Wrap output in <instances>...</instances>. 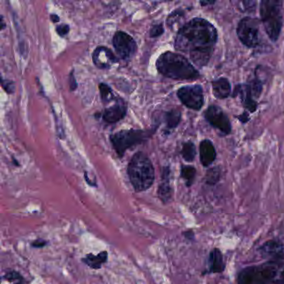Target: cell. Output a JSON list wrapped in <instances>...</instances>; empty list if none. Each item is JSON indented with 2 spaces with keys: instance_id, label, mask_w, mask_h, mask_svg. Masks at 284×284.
<instances>
[{
  "instance_id": "cell-17",
  "label": "cell",
  "mask_w": 284,
  "mask_h": 284,
  "mask_svg": "<svg viewBox=\"0 0 284 284\" xmlns=\"http://www.w3.org/2000/svg\"><path fill=\"white\" fill-rule=\"evenodd\" d=\"M108 259H109V253L104 250L97 255H94L93 254H87L81 259V261L92 269L98 270L102 268L104 263H107Z\"/></svg>"
},
{
  "instance_id": "cell-23",
  "label": "cell",
  "mask_w": 284,
  "mask_h": 284,
  "mask_svg": "<svg viewBox=\"0 0 284 284\" xmlns=\"http://www.w3.org/2000/svg\"><path fill=\"white\" fill-rule=\"evenodd\" d=\"M98 88H99L101 99H102V102H104V103H108V102L114 100V92H113L112 89L108 84H104V83H101V84H99Z\"/></svg>"
},
{
  "instance_id": "cell-32",
  "label": "cell",
  "mask_w": 284,
  "mask_h": 284,
  "mask_svg": "<svg viewBox=\"0 0 284 284\" xmlns=\"http://www.w3.org/2000/svg\"><path fill=\"white\" fill-rule=\"evenodd\" d=\"M276 284H284V267L282 268L281 273H280L278 278H277V282Z\"/></svg>"
},
{
  "instance_id": "cell-26",
  "label": "cell",
  "mask_w": 284,
  "mask_h": 284,
  "mask_svg": "<svg viewBox=\"0 0 284 284\" xmlns=\"http://www.w3.org/2000/svg\"><path fill=\"white\" fill-rule=\"evenodd\" d=\"M163 31H164V29H163V25L159 23V24H155L152 27L149 34H150L151 38H158L160 35L163 34Z\"/></svg>"
},
{
  "instance_id": "cell-27",
  "label": "cell",
  "mask_w": 284,
  "mask_h": 284,
  "mask_svg": "<svg viewBox=\"0 0 284 284\" xmlns=\"http://www.w3.org/2000/svg\"><path fill=\"white\" fill-rule=\"evenodd\" d=\"M69 30V25H68V24H64V23H63V24L57 26V33H58V35H60L61 37H64L65 35L68 34Z\"/></svg>"
},
{
  "instance_id": "cell-14",
  "label": "cell",
  "mask_w": 284,
  "mask_h": 284,
  "mask_svg": "<svg viewBox=\"0 0 284 284\" xmlns=\"http://www.w3.org/2000/svg\"><path fill=\"white\" fill-rule=\"evenodd\" d=\"M127 114V107L123 103H116L103 111L102 118L108 124H114L124 119Z\"/></svg>"
},
{
  "instance_id": "cell-22",
  "label": "cell",
  "mask_w": 284,
  "mask_h": 284,
  "mask_svg": "<svg viewBox=\"0 0 284 284\" xmlns=\"http://www.w3.org/2000/svg\"><path fill=\"white\" fill-rule=\"evenodd\" d=\"M181 154L184 160L192 162L196 156L195 145L192 142H187L183 145Z\"/></svg>"
},
{
  "instance_id": "cell-24",
  "label": "cell",
  "mask_w": 284,
  "mask_h": 284,
  "mask_svg": "<svg viewBox=\"0 0 284 284\" xmlns=\"http://www.w3.org/2000/svg\"><path fill=\"white\" fill-rule=\"evenodd\" d=\"M2 279L14 284H24L23 276L14 270L6 273V274L2 277Z\"/></svg>"
},
{
  "instance_id": "cell-28",
  "label": "cell",
  "mask_w": 284,
  "mask_h": 284,
  "mask_svg": "<svg viewBox=\"0 0 284 284\" xmlns=\"http://www.w3.org/2000/svg\"><path fill=\"white\" fill-rule=\"evenodd\" d=\"M30 245L31 247H34V248H42L48 245V241L43 239V238H38L33 242H31Z\"/></svg>"
},
{
  "instance_id": "cell-12",
  "label": "cell",
  "mask_w": 284,
  "mask_h": 284,
  "mask_svg": "<svg viewBox=\"0 0 284 284\" xmlns=\"http://www.w3.org/2000/svg\"><path fill=\"white\" fill-rule=\"evenodd\" d=\"M259 253L263 258L270 259V261L282 262L284 259V246L277 240L265 242L259 248Z\"/></svg>"
},
{
  "instance_id": "cell-1",
  "label": "cell",
  "mask_w": 284,
  "mask_h": 284,
  "mask_svg": "<svg viewBox=\"0 0 284 284\" xmlns=\"http://www.w3.org/2000/svg\"><path fill=\"white\" fill-rule=\"evenodd\" d=\"M217 40L215 26L206 19L195 18L179 30L174 46L178 51L189 54L194 64L203 67L209 62Z\"/></svg>"
},
{
  "instance_id": "cell-29",
  "label": "cell",
  "mask_w": 284,
  "mask_h": 284,
  "mask_svg": "<svg viewBox=\"0 0 284 284\" xmlns=\"http://www.w3.org/2000/svg\"><path fill=\"white\" fill-rule=\"evenodd\" d=\"M2 86L5 91L8 93H13L14 92V84L9 80H2Z\"/></svg>"
},
{
  "instance_id": "cell-13",
  "label": "cell",
  "mask_w": 284,
  "mask_h": 284,
  "mask_svg": "<svg viewBox=\"0 0 284 284\" xmlns=\"http://www.w3.org/2000/svg\"><path fill=\"white\" fill-rule=\"evenodd\" d=\"M238 96L242 104L248 111L254 113L258 108V103L255 101V96L250 84H239L235 87L233 92V97Z\"/></svg>"
},
{
  "instance_id": "cell-6",
  "label": "cell",
  "mask_w": 284,
  "mask_h": 284,
  "mask_svg": "<svg viewBox=\"0 0 284 284\" xmlns=\"http://www.w3.org/2000/svg\"><path fill=\"white\" fill-rule=\"evenodd\" d=\"M152 133L153 132L151 131L142 129L121 130L110 136V141L118 156L122 158L127 149L145 142L150 137Z\"/></svg>"
},
{
  "instance_id": "cell-5",
  "label": "cell",
  "mask_w": 284,
  "mask_h": 284,
  "mask_svg": "<svg viewBox=\"0 0 284 284\" xmlns=\"http://www.w3.org/2000/svg\"><path fill=\"white\" fill-rule=\"evenodd\" d=\"M260 16L268 38L276 42L282 30V3L276 0H263L260 5Z\"/></svg>"
},
{
  "instance_id": "cell-34",
  "label": "cell",
  "mask_w": 284,
  "mask_h": 284,
  "mask_svg": "<svg viewBox=\"0 0 284 284\" xmlns=\"http://www.w3.org/2000/svg\"><path fill=\"white\" fill-rule=\"evenodd\" d=\"M1 23H2V25H1V29H4L5 28V21H4V19H3V16H1Z\"/></svg>"
},
{
  "instance_id": "cell-10",
  "label": "cell",
  "mask_w": 284,
  "mask_h": 284,
  "mask_svg": "<svg viewBox=\"0 0 284 284\" xmlns=\"http://www.w3.org/2000/svg\"><path fill=\"white\" fill-rule=\"evenodd\" d=\"M204 118L212 127L219 129L224 135L232 132V124L227 114L216 105H211L204 113Z\"/></svg>"
},
{
  "instance_id": "cell-4",
  "label": "cell",
  "mask_w": 284,
  "mask_h": 284,
  "mask_svg": "<svg viewBox=\"0 0 284 284\" xmlns=\"http://www.w3.org/2000/svg\"><path fill=\"white\" fill-rule=\"evenodd\" d=\"M283 267L282 262L269 261L244 268L238 274V284H276Z\"/></svg>"
},
{
  "instance_id": "cell-15",
  "label": "cell",
  "mask_w": 284,
  "mask_h": 284,
  "mask_svg": "<svg viewBox=\"0 0 284 284\" xmlns=\"http://www.w3.org/2000/svg\"><path fill=\"white\" fill-rule=\"evenodd\" d=\"M158 195L163 203H167L171 200L172 196V189L170 185V169L166 167L163 169L162 175V183L159 184Z\"/></svg>"
},
{
  "instance_id": "cell-9",
  "label": "cell",
  "mask_w": 284,
  "mask_h": 284,
  "mask_svg": "<svg viewBox=\"0 0 284 284\" xmlns=\"http://www.w3.org/2000/svg\"><path fill=\"white\" fill-rule=\"evenodd\" d=\"M113 45L119 56L124 60H129L137 51V44L133 38L124 31H118L113 38Z\"/></svg>"
},
{
  "instance_id": "cell-31",
  "label": "cell",
  "mask_w": 284,
  "mask_h": 284,
  "mask_svg": "<svg viewBox=\"0 0 284 284\" xmlns=\"http://www.w3.org/2000/svg\"><path fill=\"white\" fill-rule=\"evenodd\" d=\"M184 235L185 236V238H186L187 239L193 240V238H194V233H193V232L192 230L184 232Z\"/></svg>"
},
{
  "instance_id": "cell-19",
  "label": "cell",
  "mask_w": 284,
  "mask_h": 284,
  "mask_svg": "<svg viewBox=\"0 0 284 284\" xmlns=\"http://www.w3.org/2000/svg\"><path fill=\"white\" fill-rule=\"evenodd\" d=\"M208 264H209V273H219L224 272L225 269V263L220 250L215 248L210 253Z\"/></svg>"
},
{
  "instance_id": "cell-20",
  "label": "cell",
  "mask_w": 284,
  "mask_h": 284,
  "mask_svg": "<svg viewBox=\"0 0 284 284\" xmlns=\"http://www.w3.org/2000/svg\"><path fill=\"white\" fill-rule=\"evenodd\" d=\"M166 127L168 129H174L177 128L181 121V112L177 110H172L168 112L165 113L164 115Z\"/></svg>"
},
{
  "instance_id": "cell-25",
  "label": "cell",
  "mask_w": 284,
  "mask_h": 284,
  "mask_svg": "<svg viewBox=\"0 0 284 284\" xmlns=\"http://www.w3.org/2000/svg\"><path fill=\"white\" fill-rule=\"evenodd\" d=\"M219 178H220V171L219 168H211L210 170L207 171L206 181L207 184L214 185L219 181Z\"/></svg>"
},
{
  "instance_id": "cell-21",
  "label": "cell",
  "mask_w": 284,
  "mask_h": 284,
  "mask_svg": "<svg viewBox=\"0 0 284 284\" xmlns=\"http://www.w3.org/2000/svg\"><path fill=\"white\" fill-rule=\"evenodd\" d=\"M196 169L193 166H182L181 168V177L185 180L188 187L191 186L195 180Z\"/></svg>"
},
{
  "instance_id": "cell-16",
  "label": "cell",
  "mask_w": 284,
  "mask_h": 284,
  "mask_svg": "<svg viewBox=\"0 0 284 284\" xmlns=\"http://www.w3.org/2000/svg\"><path fill=\"white\" fill-rule=\"evenodd\" d=\"M199 153H200L201 163L204 167L211 165L216 159L217 154L215 145L210 140L205 139L201 142Z\"/></svg>"
},
{
  "instance_id": "cell-2",
  "label": "cell",
  "mask_w": 284,
  "mask_h": 284,
  "mask_svg": "<svg viewBox=\"0 0 284 284\" xmlns=\"http://www.w3.org/2000/svg\"><path fill=\"white\" fill-rule=\"evenodd\" d=\"M156 68L164 77L174 80H194L199 73L184 55L172 52L161 54L156 62Z\"/></svg>"
},
{
  "instance_id": "cell-7",
  "label": "cell",
  "mask_w": 284,
  "mask_h": 284,
  "mask_svg": "<svg viewBox=\"0 0 284 284\" xmlns=\"http://www.w3.org/2000/svg\"><path fill=\"white\" fill-rule=\"evenodd\" d=\"M237 34L240 41L248 48L259 45V23L258 19L245 17L237 27Z\"/></svg>"
},
{
  "instance_id": "cell-3",
  "label": "cell",
  "mask_w": 284,
  "mask_h": 284,
  "mask_svg": "<svg viewBox=\"0 0 284 284\" xmlns=\"http://www.w3.org/2000/svg\"><path fill=\"white\" fill-rule=\"evenodd\" d=\"M128 175L137 193L151 188L155 180V172L151 160L145 153L137 152L132 157L128 163Z\"/></svg>"
},
{
  "instance_id": "cell-8",
  "label": "cell",
  "mask_w": 284,
  "mask_h": 284,
  "mask_svg": "<svg viewBox=\"0 0 284 284\" xmlns=\"http://www.w3.org/2000/svg\"><path fill=\"white\" fill-rule=\"evenodd\" d=\"M177 95L187 108L193 110H200L204 103L203 90L200 85H190L180 88Z\"/></svg>"
},
{
  "instance_id": "cell-33",
  "label": "cell",
  "mask_w": 284,
  "mask_h": 284,
  "mask_svg": "<svg viewBox=\"0 0 284 284\" xmlns=\"http://www.w3.org/2000/svg\"><path fill=\"white\" fill-rule=\"evenodd\" d=\"M50 19H51L52 21L54 22V23H57V22L59 21V17L55 14H52L50 15Z\"/></svg>"
},
{
  "instance_id": "cell-30",
  "label": "cell",
  "mask_w": 284,
  "mask_h": 284,
  "mask_svg": "<svg viewBox=\"0 0 284 284\" xmlns=\"http://www.w3.org/2000/svg\"><path fill=\"white\" fill-rule=\"evenodd\" d=\"M69 83L70 89H71L72 91H74V90L77 89V83H76L75 75H74L73 73H71L69 75Z\"/></svg>"
},
{
  "instance_id": "cell-11",
  "label": "cell",
  "mask_w": 284,
  "mask_h": 284,
  "mask_svg": "<svg viewBox=\"0 0 284 284\" xmlns=\"http://www.w3.org/2000/svg\"><path fill=\"white\" fill-rule=\"evenodd\" d=\"M93 62L97 68L108 69L118 63V58L110 49L104 46H98L93 53Z\"/></svg>"
},
{
  "instance_id": "cell-18",
  "label": "cell",
  "mask_w": 284,
  "mask_h": 284,
  "mask_svg": "<svg viewBox=\"0 0 284 284\" xmlns=\"http://www.w3.org/2000/svg\"><path fill=\"white\" fill-rule=\"evenodd\" d=\"M212 93H214L215 98L224 99L230 96V83L225 78H220V79L212 81Z\"/></svg>"
}]
</instances>
